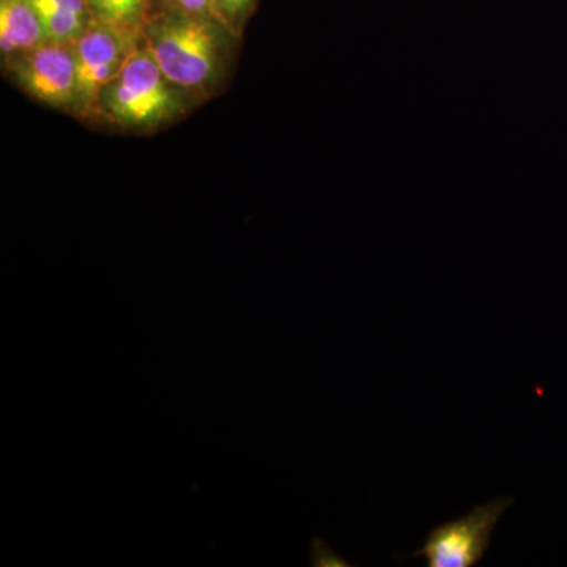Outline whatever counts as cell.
Listing matches in <instances>:
<instances>
[{"mask_svg":"<svg viewBox=\"0 0 567 567\" xmlns=\"http://www.w3.org/2000/svg\"><path fill=\"white\" fill-rule=\"evenodd\" d=\"M257 2L259 0H213L224 28L233 32L237 39L244 32L246 21L256 10Z\"/></svg>","mask_w":567,"mask_h":567,"instance_id":"cell-9","label":"cell"},{"mask_svg":"<svg viewBox=\"0 0 567 567\" xmlns=\"http://www.w3.org/2000/svg\"><path fill=\"white\" fill-rule=\"evenodd\" d=\"M141 44V35L92 21L74 41L76 59V106L74 115L95 117L100 93Z\"/></svg>","mask_w":567,"mask_h":567,"instance_id":"cell-3","label":"cell"},{"mask_svg":"<svg viewBox=\"0 0 567 567\" xmlns=\"http://www.w3.org/2000/svg\"><path fill=\"white\" fill-rule=\"evenodd\" d=\"M514 498L503 496L475 507L457 520L434 527L420 550L410 558H425L427 567H473L486 557L492 533Z\"/></svg>","mask_w":567,"mask_h":567,"instance_id":"cell-4","label":"cell"},{"mask_svg":"<svg viewBox=\"0 0 567 567\" xmlns=\"http://www.w3.org/2000/svg\"><path fill=\"white\" fill-rule=\"evenodd\" d=\"M47 41L35 10L28 0H0V51L3 61L35 50Z\"/></svg>","mask_w":567,"mask_h":567,"instance_id":"cell-6","label":"cell"},{"mask_svg":"<svg viewBox=\"0 0 567 567\" xmlns=\"http://www.w3.org/2000/svg\"><path fill=\"white\" fill-rule=\"evenodd\" d=\"M28 2L39 17L47 41L73 44L93 21L87 0H28Z\"/></svg>","mask_w":567,"mask_h":567,"instance_id":"cell-7","label":"cell"},{"mask_svg":"<svg viewBox=\"0 0 567 567\" xmlns=\"http://www.w3.org/2000/svg\"><path fill=\"white\" fill-rule=\"evenodd\" d=\"M3 66L18 87L33 100L74 114L76 59L73 44L44 41L35 50L6 59Z\"/></svg>","mask_w":567,"mask_h":567,"instance_id":"cell-5","label":"cell"},{"mask_svg":"<svg viewBox=\"0 0 567 567\" xmlns=\"http://www.w3.org/2000/svg\"><path fill=\"white\" fill-rule=\"evenodd\" d=\"M92 20L118 31L142 35L152 0H87Z\"/></svg>","mask_w":567,"mask_h":567,"instance_id":"cell-8","label":"cell"},{"mask_svg":"<svg viewBox=\"0 0 567 567\" xmlns=\"http://www.w3.org/2000/svg\"><path fill=\"white\" fill-rule=\"evenodd\" d=\"M141 39L164 74L196 99L221 81L227 41L237 37L216 21L152 10Z\"/></svg>","mask_w":567,"mask_h":567,"instance_id":"cell-1","label":"cell"},{"mask_svg":"<svg viewBox=\"0 0 567 567\" xmlns=\"http://www.w3.org/2000/svg\"><path fill=\"white\" fill-rule=\"evenodd\" d=\"M196 99L164 74L151 51L142 43L103 89L95 117L130 130L148 132L182 117Z\"/></svg>","mask_w":567,"mask_h":567,"instance_id":"cell-2","label":"cell"},{"mask_svg":"<svg viewBox=\"0 0 567 567\" xmlns=\"http://www.w3.org/2000/svg\"><path fill=\"white\" fill-rule=\"evenodd\" d=\"M152 10L175 11V13L186 14V17L200 18V20L216 21L223 24L213 0H152Z\"/></svg>","mask_w":567,"mask_h":567,"instance_id":"cell-10","label":"cell"}]
</instances>
